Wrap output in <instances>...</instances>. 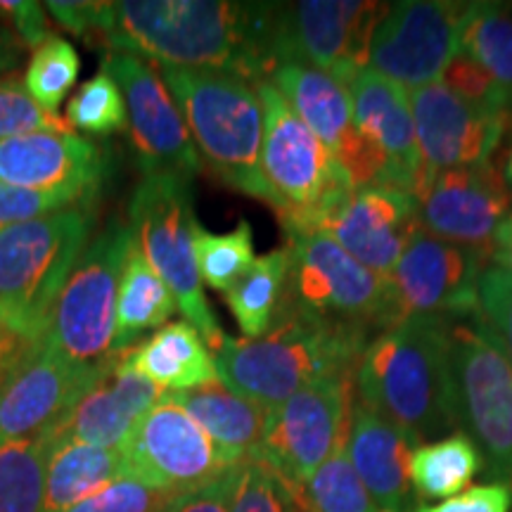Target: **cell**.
<instances>
[{
  "mask_svg": "<svg viewBox=\"0 0 512 512\" xmlns=\"http://www.w3.org/2000/svg\"><path fill=\"white\" fill-rule=\"evenodd\" d=\"M278 3L230 0H121L112 3L100 38L112 53L159 67L214 69L247 81L268 79Z\"/></svg>",
  "mask_w": 512,
  "mask_h": 512,
  "instance_id": "1",
  "label": "cell"
},
{
  "mask_svg": "<svg viewBox=\"0 0 512 512\" xmlns=\"http://www.w3.org/2000/svg\"><path fill=\"white\" fill-rule=\"evenodd\" d=\"M448 328L439 316L401 318L370 339L356 368L358 399L418 446L458 427Z\"/></svg>",
  "mask_w": 512,
  "mask_h": 512,
  "instance_id": "2",
  "label": "cell"
},
{
  "mask_svg": "<svg viewBox=\"0 0 512 512\" xmlns=\"http://www.w3.org/2000/svg\"><path fill=\"white\" fill-rule=\"evenodd\" d=\"M370 339L349 325L285 311L264 337H228L214 356L216 373L228 389L271 413L320 377L356 373Z\"/></svg>",
  "mask_w": 512,
  "mask_h": 512,
  "instance_id": "3",
  "label": "cell"
},
{
  "mask_svg": "<svg viewBox=\"0 0 512 512\" xmlns=\"http://www.w3.org/2000/svg\"><path fill=\"white\" fill-rule=\"evenodd\" d=\"M159 72L211 174L271 207L261 176L264 105L254 83L214 69L159 67Z\"/></svg>",
  "mask_w": 512,
  "mask_h": 512,
  "instance_id": "4",
  "label": "cell"
},
{
  "mask_svg": "<svg viewBox=\"0 0 512 512\" xmlns=\"http://www.w3.org/2000/svg\"><path fill=\"white\" fill-rule=\"evenodd\" d=\"M93 223V202H79L0 230V320L27 342L46 335Z\"/></svg>",
  "mask_w": 512,
  "mask_h": 512,
  "instance_id": "5",
  "label": "cell"
},
{
  "mask_svg": "<svg viewBox=\"0 0 512 512\" xmlns=\"http://www.w3.org/2000/svg\"><path fill=\"white\" fill-rule=\"evenodd\" d=\"M264 105L261 176L285 230L320 228L354 190L332 152L268 79L254 83Z\"/></svg>",
  "mask_w": 512,
  "mask_h": 512,
  "instance_id": "6",
  "label": "cell"
},
{
  "mask_svg": "<svg viewBox=\"0 0 512 512\" xmlns=\"http://www.w3.org/2000/svg\"><path fill=\"white\" fill-rule=\"evenodd\" d=\"M287 309L380 335L403 316L387 275L370 271L318 228L287 230Z\"/></svg>",
  "mask_w": 512,
  "mask_h": 512,
  "instance_id": "7",
  "label": "cell"
},
{
  "mask_svg": "<svg viewBox=\"0 0 512 512\" xmlns=\"http://www.w3.org/2000/svg\"><path fill=\"white\" fill-rule=\"evenodd\" d=\"M192 178L178 174H145L128 204L133 240L155 268L171 294L178 311L204 337L211 354H219L228 335L216 320L204 297V287L195 259V226L192 209Z\"/></svg>",
  "mask_w": 512,
  "mask_h": 512,
  "instance_id": "8",
  "label": "cell"
},
{
  "mask_svg": "<svg viewBox=\"0 0 512 512\" xmlns=\"http://www.w3.org/2000/svg\"><path fill=\"white\" fill-rule=\"evenodd\" d=\"M458 425L484 456L491 484L512 491V361L484 313L448 328Z\"/></svg>",
  "mask_w": 512,
  "mask_h": 512,
  "instance_id": "9",
  "label": "cell"
},
{
  "mask_svg": "<svg viewBox=\"0 0 512 512\" xmlns=\"http://www.w3.org/2000/svg\"><path fill=\"white\" fill-rule=\"evenodd\" d=\"M133 230L128 223L112 221L76 261L50 313L46 339L67 361L107 373L119 354H114L117 330L119 280Z\"/></svg>",
  "mask_w": 512,
  "mask_h": 512,
  "instance_id": "10",
  "label": "cell"
},
{
  "mask_svg": "<svg viewBox=\"0 0 512 512\" xmlns=\"http://www.w3.org/2000/svg\"><path fill=\"white\" fill-rule=\"evenodd\" d=\"M356 373L320 377L268 413L259 458L292 494L347 444Z\"/></svg>",
  "mask_w": 512,
  "mask_h": 512,
  "instance_id": "11",
  "label": "cell"
},
{
  "mask_svg": "<svg viewBox=\"0 0 512 512\" xmlns=\"http://www.w3.org/2000/svg\"><path fill=\"white\" fill-rule=\"evenodd\" d=\"M387 10L366 0H304L275 10V62H302L344 88L368 67L370 41Z\"/></svg>",
  "mask_w": 512,
  "mask_h": 512,
  "instance_id": "12",
  "label": "cell"
},
{
  "mask_svg": "<svg viewBox=\"0 0 512 512\" xmlns=\"http://www.w3.org/2000/svg\"><path fill=\"white\" fill-rule=\"evenodd\" d=\"M119 448L128 477L171 496L200 489L233 467L169 394L133 425Z\"/></svg>",
  "mask_w": 512,
  "mask_h": 512,
  "instance_id": "13",
  "label": "cell"
},
{
  "mask_svg": "<svg viewBox=\"0 0 512 512\" xmlns=\"http://www.w3.org/2000/svg\"><path fill=\"white\" fill-rule=\"evenodd\" d=\"M467 3L401 0L387 5L370 41L368 67L415 91L444 79L460 53V22Z\"/></svg>",
  "mask_w": 512,
  "mask_h": 512,
  "instance_id": "14",
  "label": "cell"
},
{
  "mask_svg": "<svg viewBox=\"0 0 512 512\" xmlns=\"http://www.w3.org/2000/svg\"><path fill=\"white\" fill-rule=\"evenodd\" d=\"M102 69L117 81L126 102L128 131L145 174H178L192 178L202 159L174 95L162 79L159 64L138 55L110 53Z\"/></svg>",
  "mask_w": 512,
  "mask_h": 512,
  "instance_id": "15",
  "label": "cell"
},
{
  "mask_svg": "<svg viewBox=\"0 0 512 512\" xmlns=\"http://www.w3.org/2000/svg\"><path fill=\"white\" fill-rule=\"evenodd\" d=\"M415 202L425 233L489 259L498 228L512 211V192L498 166L486 162L427 176Z\"/></svg>",
  "mask_w": 512,
  "mask_h": 512,
  "instance_id": "16",
  "label": "cell"
},
{
  "mask_svg": "<svg viewBox=\"0 0 512 512\" xmlns=\"http://www.w3.org/2000/svg\"><path fill=\"white\" fill-rule=\"evenodd\" d=\"M486 254L418 230L389 273L403 316L472 318L482 313L479 283Z\"/></svg>",
  "mask_w": 512,
  "mask_h": 512,
  "instance_id": "17",
  "label": "cell"
},
{
  "mask_svg": "<svg viewBox=\"0 0 512 512\" xmlns=\"http://www.w3.org/2000/svg\"><path fill=\"white\" fill-rule=\"evenodd\" d=\"M102 375L67 361L46 335L38 337L0 387V439L53 430Z\"/></svg>",
  "mask_w": 512,
  "mask_h": 512,
  "instance_id": "18",
  "label": "cell"
},
{
  "mask_svg": "<svg viewBox=\"0 0 512 512\" xmlns=\"http://www.w3.org/2000/svg\"><path fill=\"white\" fill-rule=\"evenodd\" d=\"M408 100L425 178L439 171L491 162L512 119L470 105L444 81L408 91Z\"/></svg>",
  "mask_w": 512,
  "mask_h": 512,
  "instance_id": "19",
  "label": "cell"
},
{
  "mask_svg": "<svg viewBox=\"0 0 512 512\" xmlns=\"http://www.w3.org/2000/svg\"><path fill=\"white\" fill-rule=\"evenodd\" d=\"M107 169L105 147L74 131H36L0 140V183L15 188L93 202Z\"/></svg>",
  "mask_w": 512,
  "mask_h": 512,
  "instance_id": "20",
  "label": "cell"
},
{
  "mask_svg": "<svg viewBox=\"0 0 512 512\" xmlns=\"http://www.w3.org/2000/svg\"><path fill=\"white\" fill-rule=\"evenodd\" d=\"M318 230L370 271L389 278L420 230L418 202L411 192L392 185H363L351 190Z\"/></svg>",
  "mask_w": 512,
  "mask_h": 512,
  "instance_id": "21",
  "label": "cell"
},
{
  "mask_svg": "<svg viewBox=\"0 0 512 512\" xmlns=\"http://www.w3.org/2000/svg\"><path fill=\"white\" fill-rule=\"evenodd\" d=\"M354 126L387 157L392 188L415 192L425 181L408 91L366 67L347 86Z\"/></svg>",
  "mask_w": 512,
  "mask_h": 512,
  "instance_id": "22",
  "label": "cell"
},
{
  "mask_svg": "<svg viewBox=\"0 0 512 512\" xmlns=\"http://www.w3.org/2000/svg\"><path fill=\"white\" fill-rule=\"evenodd\" d=\"M164 392L136 373L121 351L98 384L46 434L50 439H72L81 444L119 448L133 425L162 399Z\"/></svg>",
  "mask_w": 512,
  "mask_h": 512,
  "instance_id": "23",
  "label": "cell"
},
{
  "mask_svg": "<svg viewBox=\"0 0 512 512\" xmlns=\"http://www.w3.org/2000/svg\"><path fill=\"white\" fill-rule=\"evenodd\" d=\"M418 444L368 403L354 401L344 451L373 501L387 512H403L411 501V456Z\"/></svg>",
  "mask_w": 512,
  "mask_h": 512,
  "instance_id": "24",
  "label": "cell"
},
{
  "mask_svg": "<svg viewBox=\"0 0 512 512\" xmlns=\"http://www.w3.org/2000/svg\"><path fill=\"white\" fill-rule=\"evenodd\" d=\"M202 432L214 441L228 465H245L259 458L268 411L235 394L221 380L185 392H169Z\"/></svg>",
  "mask_w": 512,
  "mask_h": 512,
  "instance_id": "25",
  "label": "cell"
},
{
  "mask_svg": "<svg viewBox=\"0 0 512 512\" xmlns=\"http://www.w3.org/2000/svg\"><path fill=\"white\" fill-rule=\"evenodd\" d=\"M268 81L283 93L294 114L328 147L332 157L339 159L356 133L347 88L330 74L302 62L278 64Z\"/></svg>",
  "mask_w": 512,
  "mask_h": 512,
  "instance_id": "26",
  "label": "cell"
},
{
  "mask_svg": "<svg viewBox=\"0 0 512 512\" xmlns=\"http://www.w3.org/2000/svg\"><path fill=\"white\" fill-rule=\"evenodd\" d=\"M128 361L136 373L157 384L164 394L219 382L216 358L188 320L162 325L143 344L128 349Z\"/></svg>",
  "mask_w": 512,
  "mask_h": 512,
  "instance_id": "27",
  "label": "cell"
},
{
  "mask_svg": "<svg viewBox=\"0 0 512 512\" xmlns=\"http://www.w3.org/2000/svg\"><path fill=\"white\" fill-rule=\"evenodd\" d=\"M121 477H128L121 448L50 439L43 512L72 508Z\"/></svg>",
  "mask_w": 512,
  "mask_h": 512,
  "instance_id": "28",
  "label": "cell"
},
{
  "mask_svg": "<svg viewBox=\"0 0 512 512\" xmlns=\"http://www.w3.org/2000/svg\"><path fill=\"white\" fill-rule=\"evenodd\" d=\"M290 249L278 247L256 256L252 268L223 294L245 339H259L275 328L287 309Z\"/></svg>",
  "mask_w": 512,
  "mask_h": 512,
  "instance_id": "29",
  "label": "cell"
},
{
  "mask_svg": "<svg viewBox=\"0 0 512 512\" xmlns=\"http://www.w3.org/2000/svg\"><path fill=\"white\" fill-rule=\"evenodd\" d=\"M176 299L133 240L119 280L114 354L128 351L147 330H159L176 313Z\"/></svg>",
  "mask_w": 512,
  "mask_h": 512,
  "instance_id": "30",
  "label": "cell"
},
{
  "mask_svg": "<svg viewBox=\"0 0 512 512\" xmlns=\"http://www.w3.org/2000/svg\"><path fill=\"white\" fill-rule=\"evenodd\" d=\"M484 472V456L465 432L420 444L411 456V489L420 498H451Z\"/></svg>",
  "mask_w": 512,
  "mask_h": 512,
  "instance_id": "31",
  "label": "cell"
},
{
  "mask_svg": "<svg viewBox=\"0 0 512 512\" xmlns=\"http://www.w3.org/2000/svg\"><path fill=\"white\" fill-rule=\"evenodd\" d=\"M460 53L498 83L512 107V5L467 3L460 22Z\"/></svg>",
  "mask_w": 512,
  "mask_h": 512,
  "instance_id": "32",
  "label": "cell"
},
{
  "mask_svg": "<svg viewBox=\"0 0 512 512\" xmlns=\"http://www.w3.org/2000/svg\"><path fill=\"white\" fill-rule=\"evenodd\" d=\"M48 434L0 439V512H43Z\"/></svg>",
  "mask_w": 512,
  "mask_h": 512,
  "instance_id": "33",
  "label": "cell"
},
{
  "mask_svg": "<svg viewBox=\"0 0 512 512\" xmlns=\"http://www.w3.org/2000/svg\"><path fill=\"white\" fill-rule=\"evenodd\" d=\"M294 498L299 512H387L368 494L344 448L325 460Z\"/></svg>",
  "mask_w": 512,
  "mask_h": 512,
  "instance_id": "34",
  "label": "cell"
},
{
  "mask_svg": "<svg viewBox=\"0 0 512 512\" xmlns=\"http://www.w3.org/2000/svg\"><path fill=\"white\" fill-rule=\"evenodd\" d=\"M195 259L202 285L226 294L256 261L252 226L240 221L228 233H211L197 221Z\"/></svg>",
  "mask_w": 512,
  "mask_h": 512,
  "instance_id": "35",
  "label": "cell"
},
{
  "mask_svg": "<svg viewBox=\"0 0 512 512\" xmlns=\"http://www.w3.org/2000/svg\"><path fill=\"white\" fill-rule=\"evenodd\" d=\"M76 76H79V55L74 46L60 36H50L31 55L24 72V86L43 110L57 114V107L74 88Z\"/></svg>",
  "mask_w": 512,
  "mask_h": 512,
  "instance_id": "36",
  "label": "cell"
},
{
  "mask_svg": "<svg viewBox=\"0 0 512 512\" xmlns=\"http://www.w3.org/2000/svg\"><path fill=\"white\" fill-rule=\"evenodd\" d=\"M67 126L91 136H110L128 128L126 102L117 81L105 69L81 83L67 105Z\"/></svg>",
  "mask_w": 512,
  "mask_h": 512,
  "instance_id": "37",
  "label": "cell"
},
{
  "mask_svg": "<svg viewBox=\"0 0 512 512\" xmlns=\"http://www.w3.org/2000/svg\"><path fill=\"white\" fill-rule=\"evenodd\" d=\"M36 131H72V128L67 126V119L43 110L31 98L24 79L15 74L0 76V140Z\"/></svg>",
  "mask_w": 512,
  "mask_h": 512,
  "instance_id": "38",
  "label": "cell"
},
{
  "mask_svg": "<svg viewBox=\"0 0 512 512\" xmlns=\"http://www.w3.org/2000/svg\"><path fill=\"white\" fill-rule=\"evenodd\" d=\"M233 512H299L292 489L261 460H249L242 470Z\"/></svg>",
  "mask_w": 512,
  "mask_h": 512,
  "instance_id": "39",
  "label": "cell"
},
{
  "mask_svg": "<svg viewBox=\"0 0 512 512\" xmlns=\"http://www.w3.org/2000/svg\"><path fill=\"white\" fill-rule=\"evenodd\" d=\"M441 81H444L446 86L456 95H460L465 102L479 107V110L498 114V117H512L510 102L505 100V95L501 88H498V83L467 55L458 53L453 57Z\"/></svg>",
  "mask_w": 512,
  "mask_h": 512,
  "instance_id": "40",
  "label": "cell"
},
{
  "mask_svg": "<svg viewBox=\"0 0 512 512\" xmlns=\"http://www.w3.org/2000/svg\"><path fill=\"white\" fill-rule=\"evenodd\" d=\"M169 501L171 494L152 489L133 477H121L62 512H162Z\"/></svg>",
  "mask_w": 512,
  "mask_h": 512,
  "instance_id": "41",
  "label": "cell"
},
{
  "mask_svg": "<svg viewBox=\"0 0 512 512\" xmlns=\"http://www.w3.org/2000/svg\"><path fill=\"white\" fill-rule=\"evenodd\" d=\"M79 202L81 200H74V197L67 195H55V192H38L0 183V230L31 219H41V216L53 214V211L72 207V204Z\"/></svg>",
  "mask_w": 512,
  "mask_h": 512,
  "instance_id": "42",
  "label": "cell"
},
{
  "mask_svg": "<svg viewBox=\"0 0 512 512\" xmlns=\"http://www.w3.org/2000/svg\"><path fill=\"white\" fill-rule=\"evenodd\" d=\"M242 470L245 465H233L214 482L171 496L162 512H233Z\"/></svg>",
  "mask_w": 512,
  "mask_h": 512,
  "instance_id": "43",
  "label": "cell"
},
{
  "mask_svg": "<svg viewBox=\"0 0 512 512\" xmlns=\"http://www.w3.org/2000/svg\"><path fill=\"white\" fill-rule=\"evenodd\" d=\"M479 306L489 323L501 332L512 361V275L501 268H484L479 283Z\"/></svg>",
  "mask_w": 512,
  "mask_h": 512,
  "instance_id": "44",
  "label": "cell"
},
{
  "mask_svg": "<svg viewBox=\"0 0 512 512\" xmlns=\"http://www.w3.org/2000/svg\"><path fill=\"white\" fill-rule=\"evenodd\" d=\"M512 491L503 484H477L446 498L437 505H425L413 512H510Z\"/></svg>",
  "mask_w": 512,
  "mask_h": 512,
  "instance_id": "45",
  "label": "cell"
},
{
  "mask_svg": "<svg viewBox=\"0 0 512 512\" xmlns=\"http://www.w3.org/2000/svg\"><path fill=\"white\" fill-rule=\"evenodd\" d=\"M0 19L8 22L22 46L36 50L50 38L46 10L34 0H0Z\"/></svg>",
  "mask_w": 512,
  "mask_h": 512,
  "instance_id": "46",
  "label": "cell"
},
{
  "mask_svg": "<svg viewBox=\"0 0 512 512\" xmlns=\"http://www.w3.org/2000/svg\"><path fill=\"white\" fill-rule=\"evenodd\" d=\"M57 24L76 36H98L105 27L112 3H91V0H50L46 3Z\"/></svg>",
  "mask_w": 512,
  "mask_h": 512,
  "instance_id": "47",
  "label": "cell"
},
{
  "mask_svg": "<svg viewBox=\"0 0 512 512\" xmlns=\"http://www.w3.org/2000/svg\"><path fill=\"white\" fill-rule=\"evenodd\" d=\"M29 344L34 342H27L24 337H19L15 330L8 328V325L0 320V387H3L5 380L12 375V370L17 368V363L22 361Z\"/></svg>",
  "mask_w": 512,
  "mask_h": 512,
  "instance_id": "48",
  "label": "cell"
},
{
  "mask_svg": "<svg viewBox=\"0 0 512 512\" xmlns=\"http://www.w3.org/2000/svg\"><path fill=\"white\" fill-rule=\"evenodd\" d=\"M489 259L494 261L496 268L512 275V211L508 214V219L501 223V228H498Z\"/></svg>",
  "mask_w": 512,
  "mask_h": 512,
  "instance_id": "49",
  "label": "cell"
},
{
  "mask_svg": "<svg viewBox=\"0 0 512 512\" xmlns=\"http://www.w3.org/2000/svg\"><path fill=\"white\" fill-rule=\"evenodd\" d=\"M22 43L12 38L5 31H0V76H8L15 64L19 62V53H22Z\"/></svg>",
  "mask_w": 512,
  "mask_h": 512,
  "instance_id": "50",
  "label": "cell"
},
{
  "mask_svg": "<svg viewBox=\"0 0 512 512\" xmlns=\"http://www.w3.org/2000/svg\"><path fill=\"white\" fill-rule=\"evenodd\" d=\"M501 145H503L501 164H496V166H498V171H501L505 185H508L512 192V119H510L508 128H505V136H503Z\"/></svg>",
  "mask_w": 512,
  "mask_h": 512,
  "instance_id": "51",
  "label": "cell"
}]
</instances>
